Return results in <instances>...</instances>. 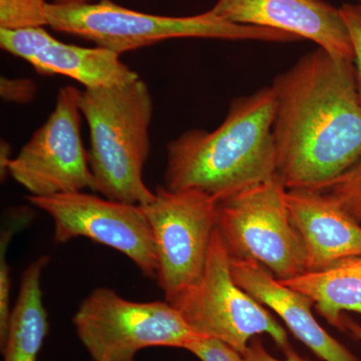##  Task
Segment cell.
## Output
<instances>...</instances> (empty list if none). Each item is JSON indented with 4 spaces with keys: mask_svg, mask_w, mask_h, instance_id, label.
I'll return each mask as SVG.
<instances>
[{
    "mask_svg": "<svg viewBox=\"0 0 361 361\" xmlns=\"http://www.w3.org/2000/svg\"><path fill=\"white\" fill-rule=\"evenodd\" d=\"M284 353L286 355L284 360L274 357L268 353L260 339L253 338L249 343L245 353H243V356L246 361H308L301 357L291 346L285 349Z\"/></svg>",
    "mask_w": 361,
    "mask_h": 361,
    "instance_id": "obj_23",
    "label": "cell"
},
{
    "mask_svg": "<svg viewBox=\"0 0 361 361\" xmlns=\"http://www.w3.org/2000/svg\"><path fill=\"white\" fill-rule=\"evenodd\" d=\"M171 304L197 336L217 339L241 355L259 334L269 336L283 351L290 346L276 318L235 281L231 256L217 229L201 277Z\"/></svg>",
    "mask_w": 361,
    "mask_h": 361,
    "instance_id": "obj_7",
    "label": "cell"
},
{
    "mask_svg": "<svg viewBox=\"0 0 361 361\" xmlns=\"http://www.w3.org/2000/svg\"><path fill=\"white\" fill-rule=\"evenodd\" d=\"M342 16L345 21L353 51H355V70L356 85L361 102V6L360 4H344L341 7Z\"/></svg>",
    "mask_w": 361,
    "mask_h": 361,
    "instance_id": "obj_21",
    "label": "cell"
},
{
    "mask_svg": "<svg viewBox=\"0 0 361 361\" xmlns=\"http://www.w3.org/2000/svg\"><path fill=\"white\" fill-rule=\"evenodd\" d=\"M346 330H348L350 332L351 336H355L356 339H360L361 341V326L357 323L353 322V320L349 319V318L346 317L345 322Z\"/></svg>",
    "mask_w": 361,
    "mask_h": 361,
    "instance_id": "obj_25",
    "label": "cell"
},
{
    "mask_svg": "<svg viewBox=\"0 0 361 361\" xmlns=\"http://www.w3.org/2000/svg\"><path fill=\"white\" fill-rule=\"evenodd\" d=\"M358 2H360V4L361 6V0H358Z\"/></svg>",
    "mask_w": 361,
    "mask_h": 361,
    "instance_id": "obj_27",
    "label": "cell"
},
{
    "mask_svg": "<svg viewBox=\"0 0 361 361\" xmlns=\"http://www.w3.org/2000/svg\"><path fill=\"white\" fill-rule=\"evenodd\" d=\"M278 175L217 202L216 229L230 256L264 266L280 281L306 272V254Z\"/></svg>",
    "mask_w": 361,
    "mask_h": 361,
    "instance_id": "obj_5",
    "label": "cell"
},
{
    "mask_svg": "<svg viewBox=\"0 0 361 361\" xmlns=\"http://www.w3.org/2000/svg\"><path fill=\"white\" fill-rule=\"evenodd\" d=\"M0 47L27 61L40 75H65L85 89L125 85L140 78L121 61L120 54L104 47L65 44L44 26L0 28Z\"/></svg>",
    "mask_w": 361,
    "mask_h": 361,
    "instance_id": "obj_12",
    "label": "cell"
},
{
    "mask_svg": "<svg viewBox=\"0 0 361 361\" xmlns=\"http://www.w3.org/2000/svg\"><path fill=\"white\" fill-rule=\"evenodd\" d=\"M90 132L89 161L97 192L110 200L148 205L155 199L144 180L151 153L154 103L141 78L80 92Z\"/></svg>",
    "mask_w": 361,
    "mask_h": 361,
    "instance_id": "obj_3",
    "label": "cell"
},
{
    "mask_svg": "<svg viewBox=\"0 0 361 361\" xmlns=\"http://www.w3.org/2000/svg\"><path fill=\"white\" fill-rule=\"evenodd\" d=\"M186 350L201 361H246L243 355L217 339L199 337L187 346Z\"/></svg>",
    "mask_w": 361,
    "mask_h": 361,
    "instance_id": "obj_20",
    "label": "cell"
},
{
    "mask_svg": "<svg viewBox=\"0 0 361 361\" xmlns=\"http://www.w3.org/2000/svg\"><path fill=\"white\" fill-rule=\"evenodd\" d=\"M27 199L54 221L56 243L85 237L121 252L145 276L156 279L155 239L142 206L110 200L85 191L47 198L28 196Z\"/></svg>",
    "mask_w": 361,
    "mask_h": 361,
    "instance_id": "obj_10",
    "label": "cell"
},
{
    "mask_svg": "<svg viewBox=\"0 0 361 361\" xmlns=\"http://www.w3.org/2000/svg\"><path fill=\"white\" fill-rule=\"evenodd\" d=\"M236 283L262 305L276 313L287 329L323 361H361L330 336L316 320L311 299L285 286L264 266L255 261L231 257Z\"/></svg>",
    "mask_w": 361,
    "mask_h": 361,
    "instance_id": "obj_14",
    "label": "cell"
},
{
    "mask_svg": "<svg viewBox=\"0 0 361 361\" xmlns=\"http://www.w3.org/2000/svg\"><path fill=\"white\" fill-rule=\"evenodd\" d=\"M45 21L56 32L82 37L120 56L175 39H298L269 28L235 25L216 16L211 9L192 16H165L140 13L111 0L80 4L47 2Z\"/></svg>",
    "mask_w": 361,
    "mask_h": 361,
    "instance_id": "obj_4",
    "label": "cell"
},
{
    "mask_svg": "<svg viewBox=\"0 0 361 361\" xmlns=\"http://www.w3.org/2000/svg\"><path fill=\"white\" fill-rule=\"evenodd\" d=\"M286 203L306 254V271L361 255V225L322 191L287 190Z\"/></svg>",
    "mask_w": 361,
    "mask_h": 361,
    "instance_id": "obj_13",
    "label": "cell"
},
{
    "mask_svg": "<svg viewBox=\"0 0 361 361\" xmlns=\"http://www.w3.org/2000/svg\"><path fill=\"white\" fill-rule=\"evenodd\" d=\"M11 154V147L7 142H1V156H0V170H1V178H6L8 175V164L11 161V157H9Z\"/></svg>",
    "mask_w": 361,
    "mask_h": 361,
    "instance_id": "obj_24",
    "label": "cell"
},
{
    "mask_svg": "<svg viewBox=\"0 0 361 361\" xmlns=\"http://www.w3.org/2000/svg\"><path fill=\"white\" fill-rule=\"evenodd\" d=\"M73 323L92 361H135L142 349H186L200 337L167 301H130L106 287L85 297Z\"/></svg>",
    "mask_w": 361,
    "mask_h": 361,
    "instance_id": "obj_6",
    "label": "cell"
},
{
    "mask_svg": "<svg viewBox=\"0 0 361 361\" xmlns=\"http://www.w3.org/2000/svg\"><path fill=\"white\" fill-rule=\"evenodd\" d=\"M361 224V159L323 190Z\"/></svg>",
    "mask_w": 361,
    "mask_h": 361,
    "instance_id": "obj_19",
    "label": "cell"
},
{
    "mask_svg": "<svg viewBox=\"0 0 361 361\" xmlns=\"http://www.w3.org/2000/svg\"><path fill=\"white\" fill-rule=\"evenodd\" d=\"M80 92L71 85L61 87L51 115L9 161L8 175L30 197L96 190L80 134Z\"/></svg>",
    "mask_w": 361,
    "mask_h": 361,
    "instance_id": "obj_9",
    "label": "cell"
},
{
    "mask_svg": "<svg viewBox=\"0 0 361 361\" xmlns=\"http://www.w3.org/2000/svg\"><path fill=\"white\" fill-rule=\"evenodd\" d=\"M211 11L235 25L289 33L315 42L336 58L355 61L341 7L323 0H218Z\"/></svg>",
    "mask_w": 361,
    "mask_h": 361,
    "instance_id": "obj_11",
    "label": "cell"
},
{
    "mask_svg": "<svg viewBox=\"0 0 361 361\" xmlns=\"http://www.w3.org/2000/svg\"><path fill=\"white\" fill-rule=\"evenodd\" d=\"M280 282L307 296L319 315L342 331H346V317L342 312L361 314V255L341 259L324 269L306 271Z\"/></svg>",
    "mask_w": 361,
    "mask_h": 361,
    "instance_id": "obj_15",
    "label": "cell"
},
{
    "mask_svg": "<svg viewBox=\"0 0 361 361\" xmlns=\"http://www.w3.org/2000/svg\"><path fill=\"white\" fill-rule=\"evenodd\" d=\"M49 260V256H42L23 272L6 338L0 345L4 361H39L49 330L40 282L42 271Z\"/></svg>",
    "mask_w": 361,
    "mask_h": 361,
    "instance_id": "obj_16",
    "label": "cell"
},
{
    "mask_svg": "<svg viewBox=\"0 0 361 361\" xmlns=\"http://www.w3.org/2000/svg\"><path fill=\"white\" fill-rule=\"evenodd\" d=\"M273 85L234 99L213 132L191 130L169 142L165 187L197 190L219 202L277 175Z\"/></svg>",
    "mask_w": 361,
    "mask_h": 361,
    "instance_id": "obj_2",
    "label": "cell"
},
{
    "mask_svg": "<svg viewBox=\"0 0 361 361\" xmlns=\"http://www.w3.org/2000/svg\"><path fill=\"white\" fill-rule=\"evenodd\" d=\"M37 92V85L27 78H2L0 82V94L7 102L26 104L32 101Z\"/></svg>",
    "mask_w": 361,
    "mask_h": 361,
    "instance_id": "obj_22",
    "label": "cell"
},
{
    "mask_svg": "<svg viewBox=\"0 0 361 361\" xmlns=\"http://www.w3.org/2000/svg\"><path fill=\"white\" fill-rule=\"evenodd\" d=\"M45 0H0V28L47 25Z\"/></svg>",
    "mask_w": 361,
    "mask_h": 361,
    "instance_id": "obj_18",
    "label": "cell"
},
{
    "mask_svg": "<svg viewBox=\"0 0 361 361\" xmlns=\"http://www.w3.org/2000/svg\"><path fill=\"white\" fill-rule=\"evenodd\" d=\"M142 208L155 239L156 280L166 301L172 303L203 273L216 229L217 201L197 190L159 186L155 199Z\"/></svg>",
    "mask_w": 361,
    "mask_h": 361,
    "instance_id": "obj_8",
    "label": "cell"
},
{
    "mask_svg": "<svg viewBox=\"0 0 361 361\" xmlns=\"http://www.w3.org/2000/svg\"><path fill=\"white\" fill-rule=\"evenodd\" d=\"M92 0H54V4H87V2H90Z\"/></svg>",
    "mask_w": 361,
    "mask_h": 361,
    "instance_id": "obj_26",
    "label": "cell"
},
{
    "mask_svg": "<svg viewBox=\"0 0 361 361\" xmlns=\"http://www.w3.org/2000/svg\"><path fill=\"white\" fill-rule=\"evenodd\" d=\"M30 214H16L6 221L0 235V345L4 344L11 315V268L7 262V249L16 233L25 228L30 220Z\"/></svg>",
    "mask_w": 361,
    "mask_h": 361,
    "instance_id": "obj_17",
    "label": "cell"
},
{
    "mask_svg": "<svg viewBox=\"0 0 361 361\" xmlns=\"http://www.w3.org/2000/svg\"><path fill=\"white\" fill-rule=\"evenodd\" d=\"M272 85L278 177L287 190L323 191L361 159L355 63L318 47Z\"/></svg>",
    "mask_w": 361,
    "mask_h": 361,
    "instance_id": "obj_1",
    "label": "cell"
}]
</instances>
